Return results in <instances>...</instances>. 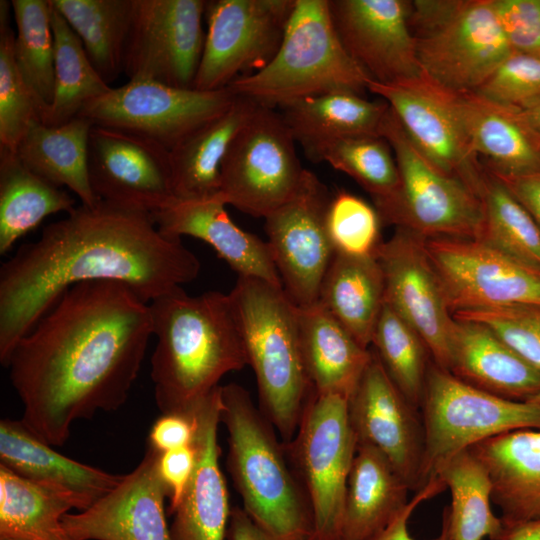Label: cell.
<instances>
[{"label":"cell","instance_id":"cell-26","mask_svg":"<svg viewBox=\"0 0 540 540\" xmlns=\"http://www.w3.org/2000/svg\"><path fill=\"white\" fill-rule=\"evenodd\" d=\"M448 371L490 394L515 401L540 402V370L483 324L454 318Z\"/></svg>","mask_w":540,"mask_h":540},{"label":"cell","instance_id":"cell-1","mask_svg":"<svg viewBox=\"0 0 540 540\" xmlns=\"http://www.w3.org/2000/svg\"><path fill=\"white\" fill-rule=\"evenodd\" d=\"M152 335L149 303L126 284L67 289L5 366L23 404L22 422L55 447L68 441L75 421L120 408Z\"/></svg>","mask_w":540,"mask_h":540},{"label":"cell","instance_id":"cell-2","mask_svg":"<svg viewBox=\"0 0 540 540\" xmlns=\"http://www.w3.org/2000/svg\"><path fill=\"white\" fill-rule=\"evenodd\" d=\"M199 272L196 255L162 234L152 213L103 200L76 206L0 268V362L76 284L120 282L150 303Z\"/></svg>","mask_w":540,"mask_h":540},{"label":"cell","instance_id":"cell-8","mask_svg":"<svg viewBox=\"0 0 540 540\" xmlns=\"http://www.w3.org/2000/svg\"><path fill=\"white\" fill-rule=\"evenodd\" d=\"M381 136L392 148L399 171L396 191L373 201L382 222L424 239H478L484 223L480 195L461 179L437 169L411 142L391 108Z\"/></svg>","mask_w":540,"mask_h":540},{"label":"cell","instance_id":"cell-3","mask_svg":"<svg viewBox=\"0 0 540 540\" xmlns=\"http://www.w3.org/2000/svg\"><path fill=\"white\" fill-rule=\"evenodd\" d=\"M153 335L151 379L162 414L192 415L224 375L248 365L229 294L188 295L182 287L149 303Z\"/></svg>","mask_w":540,"mask_h":540},{"label":"cell","instance_id":"cell-28","mask_svg":"<svg viewBox=\"0 0 540 540\" xmlns=\"http://www.w3.org/2000/svg\"><path fill=\"white\" fill-rule=\"evenodd\" d=\"M466 134L484 167L496 176L540 172V136L517 111L495 104L475 92L456 93Z\"/></svg>","mask_w":540,"mask_h":540},{"label":"cell","instance_id":"cell-56","mask_svg":"<svg viewBox=\"0 0 540 540\" xmlns=\"http://www.w3.org/2000/svg\"><path fill=\"white\" fill-rule=\"evenodd\" d=\"M0 540H26V539L17 538V537L0 536Z\"/></svg>","mask_w":540,"mask_h":540},{"label":"cell","instance_id":"cell-12","mask_svg":"<svg viewBox=\"0 0 540 540\" xmlns=\"http://www.w3.org/2000/svg\"><path fill=\"white\" fill-rule=\"evenodd\" d=\"M294 5L295 0L207 1L194 89H225L263 69L279 49Z\"/></svg>","mask_w":540,"mask_h":540},{"label":"cell","instance_id":"cell-39","mask_svg":"<svg viewBox=\"0 0 540 540\" xmlns=\"http://www.w3.org/2000/svg\"><path fill=\"white\" fill-rule=\"evenodd\" d=\"M71 509L65 498L0 465V536L74 540L62 524V517Z\"/></svg>","mask_w":540,"mask_h":540},{"label":"cell","instance_id":"cell-11","mask_svg":"<svg viewBox=\"0 0 540 540\" xmlns=\"http://www.w3.org/2000/svg\"><path fill=\"white\" fill-rule=\"evenodd\" d=\"M304 170L281 114L259 104L223 159L217 198L245 214L265 218L292 197Z\"/></svg>","mask_w":540,"mask_h":540},{"label":"cell","instance_id":"cell-20","mask_svg":"<svg viewBox=\"0 0 540 540\" xmlns=\"http://www.w3.org/2000/svg\"><path fill=\"white\" fill-rule=\"evenodd\" d=\"M371 353L367 368L347 400L349 422L357 445L378 449L409 490L416 493L425 451L421 412L393 384L372 349Z\"/></svg>","mask_w":540,"mask_h":540},{"label":"cell","instance_id":"cell-5","mask_svg":"<svg viewBox=\"0 0 540 540\" xmlns=\"http://www.w3.org/2000/svg\"><path fill=\"white\" fill-rule=\"evenodd\" d=\"M228 294L256 377L259 409L288 442L314 389L301 352L298 306L282 287L252 277L238 276Z\"/></svg>","mask_w":540,"mask_h":540},{"label":"cell","instance_id":"cell-33","mask_svg":"<svg viewBox=\"0 0 540 540\" xmlns=\"http://www.w3.org/2000/svg\"><path fill=\"white\" fill-rule=\"evenodd\" d=\"M93 123L77 116L59 125L31 123L16 154L31 171L59 187H67L81 204L92 206L95 196L89 179L88 144Z\"/></svg>","mask_w":540,"mask_h":540},{"label":"cell","instance_id":"cell-49","mask_svg":"<svg viewBox=\"0 0 540 540\" xmlns=\"http://www.w3.org/2000/svg\"><path fill=\"white\" fill-rule=\"evenodd\" d=\"M197 462V448L191 445L172 449L159 454L158 473L168 490V514L178 507L193 476Z\"/></svg>","mask_w":540,"mask_h":540},{"label":"cell","instance_id":"cell-46","mask_svg":"<svg viewBox=\"0 0 540 540\" xmlns=\"http://www.w3.org/2000/svg\"><path fill=\"white\" fill-rule=\"evenodd\" d=\"M453 317L488 327L527 363L540 370V307L507 306L466 310Z\"/></svg>","mask_w":540,"mask_h":540},{"label":"cell","instance_id":"cell-10","mask_svg":"<svg viewBox=\"0 0 540 540\" xmlns=\"http://www.w3.org/2000/svg\"><path fill=\"white\" fill-rule=\"evenodd\" d=\"M347 400L313 389L294 437L283 442L312 510L311 540H336L341 533L347 479L357 448Z\"/></svg>","mask_w":540,"mask_h":540},{"label":"cell","instance_id":"cell-50","mask_svg":"<svg viewBox=\"0 0 540 540\" xmlns=\"http://www.w3.org/2000/svg\"><path fill=\"white\" fill-rule=\"evenodd\" d=\"M444 489V485L439 481L430 482L425 488L415 493L406 508L383 530L358 540H417L409 532L408 522L416 507L424 500ZM336 540H346L338 538ZM428 540H453L448 506H445L442 513L441 530L438 536Z\"/></svg>","mask_w":540,"mask_h":540},{"label":"cell","instance_id":"cell-27","mask_svg":"<svg viewBox=\"0 0 540 540\" xmlns=\"http://www.w3.org/2000/svg\"><path fill=\"white\" fill-rule=\"evenodd\" d=\"M468 450L490 476L502 521L540 520V430L511 431Z\"/></svg>","mask_w":540,"mask_h":540},{"label":"cell","instance_id":"cell-29","mask_svg":"<svg viewBox=\"0 0 540 540\" xmlns=\"http://www.w3.org/2000/svg\"><path fill=\"white\" fill-rule=\"evenodd\" d=\"M298 322L302 357L314 390L349 399L371 360V349L362 347L318 301L298 306Z\"/></svg>","mask_w":540,"mask_h":540},{"label":"cell","instance_id":"cell-14","mask_svg":"<svg viewBox=\"0 0 540 540\" xmlns=\"http://www.w3.org/2000/svg\"><path fill=\"white\" fill-rule=\"evenodd\" d=\"M451 313L507 306L540 307V271L469 238L425 239Z\"/></svg>","mask_w":540,"mask_h":540},{"label":"cell","instance_id":"cell-47","mask_svg":"<svg viewBox=\"0 0 540 540\" xmlns=\"http://www.w3.org/2000/svg\"><path fill=\"white\" fill-rule=\"evenodd\" d=\"M475 93L517 112L534 106L540 102V58L511 52Z\"/></svg>","mask_w":540,"mask_h":540},{"label":"cell","instance_id":"cell-15","mask_svg":"<svg viewBox=\"0 0 540 540\" xmlns=\"http://www.w3.org/2000/svg\"><path fill=\"white\" fill-rule=\"evenodd\" d=\"M367 91L387 102L411 142L437 169L480 195L485 167L466 134L455 92L423 73L389 84L371 79Z\"/></svg>","mask_w":540,"mask_h":540},{"label":"cell","instance_id":"cell-48","mask_svg":"<svg viewBox=\"0 0 540 540\" xmlns=\"http://www.w3.org/2000/svg\"><path fill=\"white\" fill-rule=\"evenodd\" d=\"M512 52L540 58V0H492Z\"/></svg>","mask_w":540,"mask_h":540},{"label":"cell","instance_id":"cell-21","mask_svg":"<svg viewBox=\"0 0 540 540\" xmlns=\"http://www.w3.org/2000/svg\"><path fill=\"white\" fill-rule=\"evenodd\" d=\"M337 34L353 60L379 83L422 74L409 25L411 1L329 0Z\"/></svg>","mask_w":540,"mask_h":540},{"label":"cell","instance_id":"cell-42","mask_svg":"<svg viewBox=\"0 0 540 540\" xmlns=\"http://www.w3.org/2000/svg\"><path fill=\"white\" fill-rule=\"evenodd\" d=\"M371 346L393 384L420 410L433 360L422 338L385 302Z\"/></svg>","mask_w":540,"mask_h":540},{"label":"cell","instance_id":"cell-44","mask_svg":"<svg viewBox=\"0 0 540 540\" xmlns=\"http://www.w3.org/2000/svg\"><path fill=\"white\" fill-rule=\"evenodd\" d=\"M11 2H0V149L16 153L31 123L40 119L36 99L14 58Z\"/></svg>","mask_w":540,"mask_h":540},{"label":"cell","instance_id":"cell-32","mask_svg":"<svg viewBox=\"0 0 540 540\" xmlns=\"http://www.w3.org/2000/svg\"><path fill=\"white\" fill-rule=\"evenodd\" d=\"M278 108L304 152L341 137L381 136L390 109L384 100L370 101L363 95L349 91L306 97Z\"/></svg>","mask_w":540,"mask_h":540},{"label":"cell","instance_id":"cell-35","mask_svg":"<svg viewBox=\"0 0 540 540\" xmlns=\"http://www.w3.org/2000/svg\"><path fill=\"white\" fill-rule=\"evenodd\" d=\"M62 188L37 175L16 153L0 149V254H6L47 216L75 209Z\"/></svg>","mask_w":540,"mask_h":540},{"label":"cell","instance_id":"cell-45","mask_svg":"<svg viewBox=\"0 0 540 540\" xmlns=\"http://www.w3.org/2000/svg\"><path fill=\"white\" fill-rule=\"evenodd\" d=\"M382 219L373 205L344 190L331 195L325 224L337 254L351 257L375 256L381 240Z\"/></svg>","mask_w":540,"mask_h":540},{"label":"cell","instance_id":"cell-19","mask_svg":"<svg viewBox=\"0 0 540 540\" xmlns=\"http://www.w3.org/2000/svg\"><path fill=\"white\" fill-rule=\"evenodd\" d=\"M88 168L99 200L154 213L176 199L170 151L145 136L93 124Z\"/></svg>","mask_w":540,"mask_h":540},{"label":"cell","instance_id":"cell-40","mask_svg":"<svg viewBox=\"0 0 540 540\" xmlns=\"http://www.w3.org/2000/svg\"><path fill=\"white\" fill-rule=\"evenodd\" d=\"M16 24L14 58L40 113L54 95V34L49 0H12Z\"/></svg>","mask_w":540,"mask_h":540},{"label":"cell","instance_id":"cell-6","mask_svg":"<svg viewBox=\"0 0 540 540\" xmlns=\"http://www.w3.org/2000/svg\"><path fill=\"white\" fill-rule=\"evenodd\" d=\"M369 80V75L344 48L331 18L329 0H295L272 60L227 88L236 96L278 108L330 92L363 95Z\"/></svg>","mask_w":540,"mask_h":540},{"label":"cell","instance_id":"cell-31","mask_svg":"<svg viewBox=\"0 0 540 540\" xmlns=\"http://www.w3.org/2000/svg\"><path fill=\"white\" fill-rule=\"evenodd\" d=\"M409 491L378 449L357 445L347 479L339 538L358 540L386 528L408 505Z\"/></svg>","mask_w":540,"mask_h":540},{"label":"cell","instance_id":"cell-22","mask_svg":"<svg viewBox=\"0 0 540 540\" xmlns=\"http://www.w3.org/2000/svg\"><path fill=\"white\" fill-rule=\"evenodd\" d=\"M159 454L148 446L136 468L106 495L83 511L66 513L65 531L74 540H171Z\"/></svg>","mask_w":540,"mask_h":540},{"label":"cell","instance_id":"cell-16","mask_svg":"<svg viewBox=\"0 0 540 540\" xmlns=\"http://www.w3.org/2000/svg\"><path fill=\"white\" fill-rule=\"evenodd\" d=\"M206 3L135 0L123 64L129 80L194 88L205 40Z\"/></svg>","mask_w":540,"mask_h":540},{"label":"cell","instance_id":"cell-41","mask_svg":"<svg viewBox=\"0 0 540 540\" xmlns=\"http://www.w3.org/2000/svg\"><path fill=\"white\" fill-rule=\"evenodd\" d=\"M484 223L478 240L540 271V228L505 185L485 168Z\"/></svg>","mask_w":540,"mask_h":540},{"label":"cell","instance_id":"cell-53","mask_svg":"<svg viewBox=\"0 0 540 540\" xmlns=\"http://www.w3.org/2000/svg\"><path fill=\"white\" fill-rule=\"evenodd\" d=\"M227 540H283L267 532L259 526L243 508H231L227 533Z\"/></svg>","mask_w":540,"mask_h":540},{"label":"cell","instance_id":"cell-34","mask_svg":"<svg viewBox=\"0 0 540 540\" xmlns=\"http://www.w3.org/2000/svg\"><path fill=\"white\" fill-rule=\"evenodd\" d=\"M318 302L369 349L384 305V277L377 258L335 253L321 283Z\"/></svg>","mask_w":540,"mask_h":540},{"label":"cell","instance_id":"cell-55","mask_svg":"<svg viewBox=\"0 0 540 540\" xmlns=\"http://www.w3.org/2000/svg\"><path fill=\"white\" fill-rule=\"evenodd\" d=\"M522 120L540 136V102L534 106L518 112Z\"/></svg>","mask_w":540,"mask_h":540},{"label":"cell","instance_id":"cell-37","mask_svg":"<svg viewBox=\"0 0 540 540\" xmlns=\"http://www.w3.org/2000/svg\"><path fill=\"white\" fill-rule=\"evenodd\" d=\"M451 494L448 506L453 540H489L503 528L491 508L492 482L480 461L463 450L444 461L435 473Z\"/></svg>","mask_w":540,"mask_h":540},{"label":"cell","instance_id":"cell-24","mask_svg":"<svg viewBox=\"0 0 540 540\" xmlns=\"http://www.w3.org/2000/svg\"><path fill=\"white\" fill-rule=\"evenodd\" d=\"M0 465L65 498L78 511L89 508L122 478L59 453L22 420L0 421Z\"/></svg>","mask_w":540,"mask_h":540},{"label":"cell","instance_id":"cell-7","mask_svg":"<svg viewBox=\"0 0 540 540\" xmlns=\"http://www.w3.org/2000/svg\"><path fill=\"white\" fill-rule=\"evenodd\" d=\"M409 25L422 73L455 93L475 92L512 52L492 0L411 1Z\"/></svg>","mask_w":540,"mask_h":540},{"label":"cell","instance_id":"cell-13","mask_svg":"<svg viewBox=\"0 0 540 540\" xmlns=\"http://www.w3.org/2000/svg\"><path fill=\"white\" fill-rule=\"evenodd\" d=\"M236 97L228 88L201 91L129 80L89 101L78 116L94 125L145 136L170 151L190 132L228 109Z\"/></svg>","mask_w":540,"mask_h":540},{"label":"cell","instance_id":"cell-52","mask_svg":"<svg viewBox=\"0 0 540 540\" xmlns=\"http://www.w3.org/2000/svg\"><path fill=\"white\" fill-rule=\"evenodd\" d=\"M496 177L521 203L540 228V172L522 176Z\"/></svg>","mask_w":540,"mask_h":540},{"label":"cell","instance_id":"cell-51","mask_svg":"<svg viewBox=\"0 0 540 540\" xmlns=\"http://www.w3.org/2000/svg\"><path fill=\"white\" fill-rule=\"evenodd\" d=\"M196 432L194 415L162 414L152 425L148 446L159 453L191 445Z\"/></svg>","mask_w":540,"mask_h":540},{"label":"cell","instance_id":"cell-30","mask_svg":"<svg viewBox=\"0 0 540 540\" xmlns=\"http://www.w3.org/2000/svg\"><path fill=\"white\" fill-rule=\"evenodd\" d=\"M258 105L251 99L237 96L228 109L190 132L170 150L176 199L217 197L223 159L234 137Z\"/></svg>","mask_w":540,"mask_h":540},{"label":"cell","instance_id":"cell-25","mask_svg":"<svg viewBox=\"0 0 540 540\" xmlns=\"http://www.w3.org/2000/svg\"><path fill=\"white\" fill-rule=\"evenodd\" d=\"M219 198L175 199L152 213L159 231L169 237L191 236L210 245L241 277L282 287L267 241L237 226Z\"/></svg>","mask_w":540,"mask_h":540},{"label":"cell","instance_id":"cell-36","mask_svg":"<svg viewBox=\"0 0 540 540\" xmlns=\"http://www.w3.org/2000/svg\"><path fill=\"white\" fill-rule=\"evenodd\" d=\"M79 37L100 77L109 84L123 72L135 0H50Z\"/></svg>","mask_w":540,"mask_h":540},{"label":"cell","instance_id":"cell-9","mask_svg":"<svg viewBox=\"0 0 540 540\" xmlns=\"http://www.w3.org/2000/svg\"><path fill=\"white\" fill-rule=\"evenodd\" d=\"M425 451L420 490L456 453L516 430H540V402L515 401L477 389L432 361L420 407Z\"/></svg>","mask_w":540,"mask_h":540},{"label":"cell","instance_id":"cell-17","mask_svg":"<svg viewBox=\"0 0 540 540\" xmlns=\"http://www.w3.org/2000/svg\"><path fill=\"white\" fill-rule=\"evenodd\" d=\"M330 197L326 185L305 169L292 197L264 218L283 290L299 307L318 301L335 254L325 224Z\"/></svg>","mask_w":540,"mask_h":540},{"label":"cell","instance_id":"cell-18","mask_svg":"<svg viewBox=\"0 0 540 540\" xmlns=\"http://www.w3.org/2000/svg\"><path fill=\"white\" fill-rule=\"evenodd\" d=\"M375 257L383 272L384 302L422 338L433 362L448 371L454 318L425 239L396 227Z\"/></svg>","mask_w":540,"mask_h":540},{"label":"cell","instance_id":"cell-54","mask_svg":"<svg viewBox=\"0 0 540 540\" xmlns=\"http://www.w3.org/2000/svg\"><path fill=\"white\" fill-rule=\"evenodd\" d=\"M502 522L501 532L491 540H540V520Z\"/></svg>","mask_w":540,"mask_h":540},{"label":"cell","instance_id":"cell-4","mask_svg":"<svg viewBox=\"0 0 540 540\" xmlns=\"http://www.w3.org/2000/svg\"><path fill=\"white\" fill-rule=\"evenodd\" d=\"M220 422L227 431V469L245 512L280 539L311 540L312 510L284 444L241 385L221 386Z\"/></svg>","mask_w":540,"mask_h":540},{"label":"cell","instance_id":"cell-38","mask_svg":"<svg viewBox=\"0 0 540 540\" xmlns=\"http://www.w3.org/2000/svg\"><path fill=\"white\" fill-rule=\"evenodd\" d=\"M49 3L54 34V95L41 121L59 126L77 117L85 104L112 87L100 77L79 37L50 0Z\"/></svg>","mask_w":540,"mask_h":540},{"label":"cell","instance_id":"cell-23","mask_svg":"<svg viewBox=\"0 0 540 540\" xmlns=\"http://www.w3.org/2000/svg\"><path fill=\"white\" fill-rule=\"evenodd\" d=\"M221 385L195 408L197 462L169 526L171 540H225L231 508L220 468Z\"/></svg>","mask_w":540,"mask_h":540},{"label":"cell","instance_id":"cell-43","mask_svg":"<svg viewBox=\"0 0 540 540\" xmlns=\"http://www.w3.org/2000/svg\"><path fill=\"white\" fill-rule=\"evenodd\" d=\"M314 162H327L363 187L373 201L391 196L399 185L392 148L382 136L357 135L327 141L305 152Z\"/></svg>","mask_w":540,"mask_h":540}]
</instances>
